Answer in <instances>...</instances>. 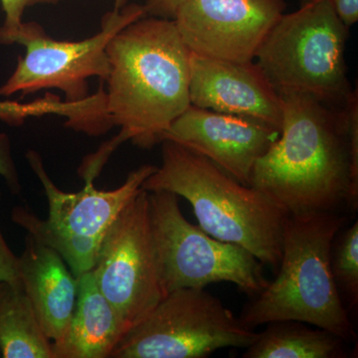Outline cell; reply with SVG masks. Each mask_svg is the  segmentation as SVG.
<instances>
[{
    "instance_id": "cell-1",
    "label": "cell",
    "mask_w": 358,
    "mask_h": 358,
    "mask_svg": "<svg viewBox=\"0 0 358 358\" xmlns=\"http://www.w3.org/2000/svg\"><path fill=\"white\" fill-rule=\"evenodd\" d=\"M279 96L281 131L257 160L250 186L288 214L357 211V93L345 107L301 94Z\"/></svg>"
},
{
    "instance_id": "cell-15",
    "label": "cell",
    "mask_w": 358,
    "mask_h": 358,
    "mask_svg": "<svg viewBox=\"0 0 358 358\" xmlns=\"http://www.w3.org/2000/svg\"><path fill=\"white\" fill-rule=\"evenodd\" d=\"M76 306L67 334L53 346L55 358H109L127 334L119 313L103 296L92 270L77 277Z\"/></svg>"
},
{
    "instance_id": "cell-11",
    "label": "cell",
    "mask_w": 358,
    "mask_h": 358,
    "mask_svg": "<svg viewBox=\"0 0 358 358\" xmlns=\"http://www.w3.org/2000/svg\"><path fill=\"white\" fill-rule=\"evenodd\" d=\"M285 9V0H187L173 20L192 53L245 63L256 57Z\"/></svg>"
},
{
    "instance_id": "cell-5",
    "label": "cell",
    "mask_w": 358,
    "mask_h": 358,
    "mask_svg": "<svg viewBox=\"0 0 358 358\" xmlns=\"http://www.w3.org/2000/svg\"><path fill=\"white\" fill-rule=\"evenodd\" d=\"M348 28L331 0H301L282 14L257 51L259 67L278 95L301 94L345 107L353 91L346 74Z\"/></svg>"
},
{
    "instance_id": "cell-17",
    "label": "cell",
    "mask_w": 358,
    "mask_h": 358,
    "mask_svg": "<svg viewBox=\"0 0 358 358\" xmlns=\"http://www.w3.org/2000/svg\"><path fill=\"white\" fill-rule=\"evenodd\" d=\"M0 350L3 358H55L20 281L6 284L0 294Z\"/></svg>"
},
{
    "instance_id": "cell-12",
    "label": "cell",
    "mask_w": 358,
    "mask_h": 358,
    "mask_svg": "<svg viewBox=\"0 0 358 358\" xmlns=\"http://www.w3.org/2000/svg\"><path fill=\"white\" fill-rule=\"evenodd\" d=\"M280 131L239 115L190 105L162 136L204 155L239 182L250 186L257 160Z\"/></svg>"
},
{
    "instance_id": "cell-7",
    "label": "cell",
    "mask_w": 358,
    "mask_h": 358,
    "mask_svg": "<svg viewBox=\"0 0 358 358\" xmlns=\"http://www.w3.org/2000/svg\"><path fill=\"white\" fill-rule=\"evenodd\" d=\"M148 205L166 294L225 282L254 298L266 288L263 264L243 247L216 239L187 221L178 195L164 190L148 192Z\"/></svg>"
},
{
    "instance_id": "cell-19",
    "label": "cell",
    "mask_w": 358,
    "mask_h": 358,
    "mask_svg": "<svg viewBox=\"0 0 358 358\" xmlns=\"http://www.w3.org/2000/svg\"><path fill=\"white\" fill-rule=\"evenodd\" d=\"M6 13V20L0 26V45L9 35L15 32L22 24L23 13L27 7L36 4H57L60 0H0Z\"/></svg>"
},
{
    "instance_id": "cell-23",
    "label": "cell",
    "mask_w": 358,
    "mask_h": 358,
    "mask_svg": "<svg viewBox=\"0 0 358 358\" xmlns=\"http://www.w3.org/2000/svg\"><path fill=\"white\" fill-rule=\"evenodd\" d=\"M334 11L346 27L355 24L358 20V0H331Z\"/></svg>"
},
{
    "instance_id": "cell-24",
    "label": "cell",
    "mask_w": 358,
    "mask_h": 358,
    "mask_svg": "<svg viewBox=\"0 0 358 358\" xmlns=\"http://www.w3.org/2000/svg\"><path fill=\"white\" fill-rule=\"evenodd\" d=\"M6 282H0V294H1L2 291L4 289V287H6Z\"/></svg>"
},
{
    "instance_id": "cell-16",
    "label": "cell",
    "mask_w": 358,
    "mask_h": 358,
    "mask_svg": "<svg viewBox=\"0 0 358 358\" xmlns=\"http://www.w3.org/2000/svg\"><path fill=\"white\" fill-rule=\"evenodd\" d=\"M299 320L268 322L243 358H345L346 341L327 329Z\"/></svg>"
},
{
    "instance_id": "cell-6",
    "label": "cell",
    "mask_w": 358,
    "mask_h": 358,
    "mask_svg": "<svg viewBox=\"0 0 358 358\" xmlns=\"http://www.w3.org/2000/svg\"><path fill=\"white\" fill-rule=\"evenodd\" d=\"M25 157L43 186L48 217L41 219L28 207L16 206L11 219L27 234L56 250L76 277L93 268L106 233L157 167H138L115 189H96L94 181L88 180L81 192H66L52 180L36 150H28Z\"/></svg>"
},
{
    "instance_id": "cell-9",
    "label": "cell",
    "mask_w": 358,
    "mask_h": 358,
    "mask_svg": "<svg viewBox=\"0 0 358 358\" xmlns=\"http://www.w3.org/2000/svg\"><path fill=\"white\" fill-rule=\"evenodd\" d=\"M258 331L204 289H174L124 334L112 358H205L222 348H247Z\"/></svg>"
},
{
    "instance_id": "cell-4",
    "label": "cell",
    "mask_w": 358,
    "mask_h": 358,
    "mask_svg": "<svg viewBox=\"0 0 358 358\" xmlns=\"http://www.w3.org/2000/svg\"><path fill=\"white\" fill-rule=\"evenodd\" d=\"M141 188L183 197L207 234L243 247L263 265L278 270L288 213L265 193L239 182L204 155L174 141H162V166Z\"/></svg>"
},
{
    "instance_id": "cell-20",
    "label": "cell",
    "mask_w": 358,
    "mask_h": 358,
    "mask_svg": "<svg viewBox=\"0 0 358 358\" xmlns=\"http://www.w3.org/2000/svg\"><path fill=\"white\" fill-rule=\"evenodd\" d=\"M0 176L13 195L22 192L20 176L13 157V145L8 134L0 133Z\"/></svg>"
},
{
    "instance_id": "cell-18",
    "label": "cell",
    "mask_w": 358,
    "mask_h": 358,
    "mask_svg": "<svg viewBox=\"0 0 358 358\" xmlns=\"http://www.w3.org/2000/svg\"><path fill=\"white\" fill-rule=\"evenodd\" d=\"M345 227L334 238L331 268L341 300L350 312L358 306V221Z\"/></svg>"
},
{
    "instance_id": "cell-10",
    "label": "cell",
    "mask_w": 358,
    "mask_h": 358,
    "mask_svg": "<svg viewBox=\"0 0 358 358\" xmlns=\"http://www.w3.org/2000/svg\"><path fill=\"white\" fill-rule=\"evenodd\" d=\"M92 272L127 333L166 296L143 188L106 233Z\"/></svg>"
},
{
    "instance_id": "cell-14",
    "label": "cell",
    "mask_w": 358,
    "mask_h": 358,
    "mask_svg": "<svg viewBox=\"0 0 358 358\" xmlns=\"http://www.w3.org/2000/svg\"><path fill=\"white\" fill-rule=\"evenodd\" d=\"M18 275L52 345L67 334L78 294L77 277L56 250L26 234Z\"/></svg>"
},
{
    "instance_id": "cell-3",
    "label": "cell",
    "mask_w": 358,
    "mask_h": 358,
    "mask_svg": "<svg viewBox=\"0 0 358 358\" xmlns=\"http://www.w3.org/2000/svg\"><path fill=\"white\" fill-rule=\"evenodd\" d=\"M348 223L341 212L288 214L277 277L245 306L239 319L251 329L277 320H299L355 343L350 312L331 268V247Z\"/></svg>"
},
{
    "instance_id": "cell-21",
    "label": "cell",
    "mask_w": 358,
    "mask_h": 358,
    "mask_svg": "<svg viewBox=\"0 0 358 358\" xmlns=\"http://www.w3.org/2000/svg\"><path fill=\"white\" fill-rule=\"evenodd\" d=\"M1 199L2 193L0 192V202ZM18 281V257L8 246L0 229V282L13 284Z\"/></svg>"
},
{
    "instance_id": "cell-25",
    "label": "cell",
    "mask_w": 358,
    "mask_h": 358,
    "mask_svg": "<svg viewBox=\"0 0 358 358\" xmlns=\"http://www.w3.org/2000/svg\"><path fill=\"white\" fill-rule=\"evenodd\" d=\"M0 357H2V355H1V350H0Z\"/></svg>"
},
{
    "instance_id": "cell-22",
    "label": "cell",
    "mask_w": 358,
    "mask_h": 358,
    "mask_svg": "<svg viewBox=\"0 0 358 358\" xmlns=\"http://www.w3.org/2000/svg\"><path fill=\"white\" fill-rule=\"evenodd\" d=\"M187 0H148L145 7L148 16L173 20L176 11Z\"/></svg>"
},
{
    "instance_id": "cell-13",
    "label": "cell",
    "mask_w": 358,
    "mask_h": 358,
    "mask_svg": "<svg viewBox=\"0 0 358 358\" xmlns=\"http://www.w3.org/2000/svg\"><path fill=\"white\" fill-rule=\"evenodd\" d=\"M190 103L239 115L281 131V99L258 64L233 62L190 52Z\"/></svg>"
},
{
    "instance_id": "cell-8",
    "label": "cell",
    "mask_w": 358,
    "mask_h": 358,
    "mask_svg": "<svg viewBox=\"0 0 358 358\" xmlns=\"http://www.w3.org/2000/svg\"><path fill=\"white\" fill-rule=\"evenodd\" d=\"M115 0L106 13L101 30L81 41H61L49 36L39 23L22 22L1 45L20 44L25 55L18 56L13 75L0 87V96L21 93V99L41 90L57 89L67 102H81L88 96V79L106 81L110 74L107 46L110 40L134 21L147 15L145 7Z\"/></svg>"
},
{
    "instance_id": "cell-2",
    "label": "cell",
    "mask_w": 358,
    "mask_h": 358,
    "mask_svg": "<svg viewBox=\"0 0 358 358\" xmlns=\"http://www.w3.org/2000/svg\"><path fill=\"white\" fill-rule=\"evenodd\" d=\"M107 55L106 103L113 126L121 131L89 155L99 167L124 141L141 148L162 143L171 124L192 105L190 51L173 20L145 15L134 21L110 40Z\"/></svg>"
}]
</instances>
